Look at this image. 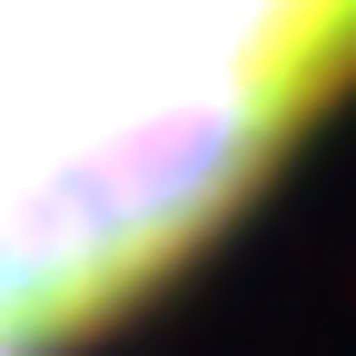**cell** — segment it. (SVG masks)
Wrapping results in <instances>:
<instances>
[{
  "mask_svg": "<svg viewBox=\"0 0 356 356\" xmlns=\"http://www.w3.org/2000/svg\"><path fill=\"white\" fill-rule=\"evenodd\" d=\"M346 79L356 0H0V346L159 297Z\"/></svg>",
  "mask_w": 356,
  "mask_h": 356,
  "instance_id": "cell-1",
  "label": "cell"
},
{
  "mask_svg": "<svg viewBox=\"0 0 356 356\" xmlns=\"http://www.w3.org/2000/svg\"><path fill=\"white\" fill-rule=\"evenodd\" d=\"M0 356H20V346H0Z\"/></svg>",
  "mask_w": 356,
  "mask_h": 356,
  "instance_id": "cell-2",
  "label": "cell"
}]
</instances>
